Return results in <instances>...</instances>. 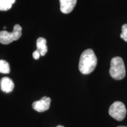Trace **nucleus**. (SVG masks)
Here are the masks:
<instances>
[{
  "label": "nucleus",
  "mask_w": 127,
  "mask_h": 127,
  "mask_svg": "<svg viewBox=\"0 0 127 127\" xmlns=\"http://www.w3.org/2000/svg\"><path fill=\"white\" fill-rule=\"evenodd\" d=\"M109 74L112 78L117 80H121L125 77L126 71L123 58L120 57H115L112 58Z\"/></svg>",
  "instance_id": "obj_2"
},
{
  "label": "nucleus",
  "mask_w": 127,
  "mask_h": 127,
  "mask_svg": "<svg viewBox=\"0 0 127 127\" xmlns=\"http://www.w3.org/2000/svg\"><path fill=\"white\" fill-rule=\"evenodd\" d=\"M127 114V109L124 104L121 101H115L109 108V114L115 120L121 121L123 120Z\"/></svg>",
  "instance_id": "obj_4"
},
{
  "label": "nucleus",
  "mask_w": 127,
  "mask_h": 127,
  "mask_svg": "<svg viewBox=\"0 0 127 127\" xmlns=\"http://www.w3.org/2000/svg\"><path fill=\"white\" fill-rule=\"evenodd\" d=\"M97 58L91 49H87L82 52L79 62V71L83 74L91 73L97 65Z\"/></svg>",
  "instance_id": "obj_1"
},
{
  "label": "nucleus",
  "mask_w": 127,
  "mask_h": 127,
  "mask_svg": "<svg viewBox=\"0 0 127 127\" xmlns=\"http://www.w3.org/2000/svg\"><path fill=\"white\" fill-rule=\"evenodd\" d=\"M0 87L1 90L5 93H11L14 88V82L8 77H3L0 81Z\"/></svg>",
  "instance_id": "obj_7"
},
{
  "label": "nucleus",
  "mask_w": 127,
  "mask_h": 127,
  "mask_svg": "<svg viewBox=\"0 0 127 127\" xmlns=\"http://www.w3.org/2000/svg\"><path fill=\"white\" fill-rule=\"evenodd\" d=\"M22 35V28L19 24L14 25L12 32L7 31H0V43L7 45L18 40Z\"/></svg>",
  "instance_id": "obj_3"
},
{
  "label": "nucleus",
  "mask_w": 127,
  "mask_h": 127,
  "mask_svg": "<svg viewBox=\"0 0 127 127\" xmlns=\"http://www.w3.org/2000/svg\"><path fill=\"white\" fill-rule=\"evenodd\" d=\"M15 0H0V11H8L12 7Z\"/></svg>",
  "instance_id": "obj_9"
},
{
  "label": "nucleus",
  "mask_w": 127,
  "mask_h": 127,
  "mask_svg": "<svg viewBox=\"0 0 127 127\" xmlns=\"http://www.w3.org/2000/svg\"><path fill=\"white\" fill-rule=\"evenodd\" d=\"M10 72V67L8 63L5 60H0V72L2 74H8Z\"/></svg>",
  "instance_id": "obj_10"
},
{
  "label": "nucleus",
  "mask_w": 127,
  "mask_h": 127,
  "mask_svg": "<svg viewBox=\"0 0 127 127\" xmlns=\"http://www.w3.org/2000/svg\"><path fill=\"white\" fill-rule=\"evenodd\" d=\"M36 50L39 52L41 56H44L48 51L47 40L44 38H38L36 40Z\"/></svg>",
  "instance_id": "obj_8"
},
{
  "label": "nucleus",
  "mask_w": 127,
  "mask_h": 127,
  "mask_svg": "<svg viewBox=\"0 0 127 127\" xmlns=\"http://www.w3.org/2000/svg\"><path fill=\"white\" fill-rule=\"evenodd\" d=\"M120 36L125 42H127V24L123 25L122 27V33Z\"/></svg>",
  "instance_id": "obj_11"
},
{
  "label": "nucleus",
  "mask_w": 127,
  "mask_h": 127,
  "mask_svg": "<svg viewBox=\"0 0 127 127\" xmlns=\"http://www.w3.org/2000/svg\"><path fill=\"white\" fill-rule=\"evenodd\" d=\"M60 9L64 14H69L72 11L77 4V0H60Z\"/></svg>",
  "instance_id": "obj_6"
},
{
  "label": "nucleus",
  "mask_w": 127,
  "mask_h": 127,
  "mask_svg": "<svg viewBox=\"0 0 127 127\" xmlns=\"http://www.w3.org/2000/svg\"><path fill=\"white\" fill-rule=\"evenodd\" d=\"M51 104V98L47 96H44L38 101L33 102L32 106L34 110L39 112H42L49 109Z\"/></svg>",
  "instance_id": "obj_5"
},
{
  "label": "nucleus",
  "mask_w": 127,
  "mask_h": 127,
  "mask_svg": "<svg viewBox=\"0 0 127 127\" xmlns=\"http://www.w3.org/2000/svg\"><path fill=\"white\" fill-rule=\"evenodd\" d=\"M117 127H127V126H118Z\"/></svg>",
  "instance_id": "obj_14"
},
{
  "label": "nucleus",
  "mask_w": 127,
  "mask_h": 127,
  "mask_svg": "<svg viewBox=\"0 0 127 127\" xmlns=\"http://www.w3.org/2000/svg\"><path fill=\"white\" fill-rule=\"evenodd\" d=\"M57 127H64L62 126V125H58V126H57Z\"/></svg>",
  "instance_id": "obj_13"
},
{
  "label": "nucleus",
  "mask_w": 127,
  "mask_h": 127,
  "mask_svg": "<svg viewBox=\"0 0 127 127\" xmlns=\"http://www.w3.org/2000/svg\"><path fill=\"white\" fill-rule=\"evenodd\" d=\"M32 56H33V58H34L35 60H38V59H39V58L40 57L41 54L38 51L36 50L34 52H33Z\"/></svg>",
  "instance_id": "obj_12"
}]
</instances>
